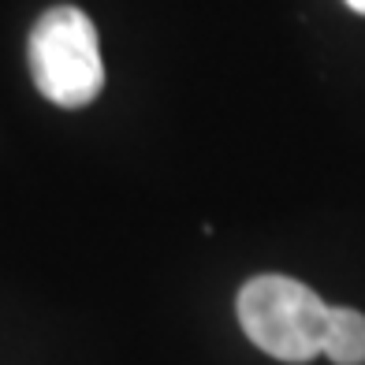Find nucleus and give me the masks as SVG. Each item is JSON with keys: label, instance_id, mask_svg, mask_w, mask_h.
I'll list each match as a JSON object with an SVG mask.
<instances>
[{"label": "nucleus", "instance_id": "nucleus-3", "mask_svg": "<svg viewBox=\"0 0 365 365\" xmlns=\"http://www.w3.org/2000/svg\"><path fill=\"white\" fill-rule=\"evenodd\" d=\"M321 354H328V361L336 365H365V313L331 306Z\"/></svg>", "mask_w": 365, "mask_h": 365}, {"label": "nucleus", "instance_id": "nucleus-4", "mask_svg": "<svg viewBox=\"0 0 365 365\" xmlns=\"http://www.w3.org/2000/svg\"><path fill=\"white\" fill-rule=\"evenodd\" d=\"M346 8H354L358 15H365V0H346Z\"/></svg>", "mask_w": 365, "mask_h": 365}, {"label": "nucleus", "instance_id": "nucleus-1", "mask_svg": "<svg viewBox=\"0 0 365 365\" xmlns=\"http://www.w3.org/2000/svg\"><path fill=\"white\" fill-rule=\"evenodd\" d=\"M30 75L45 101L86 108L105 90V60L97 26L78 8H48L30 30Z\"/></svg>", "mask_w": 365, "mask_h": 365}, {"label": "nucleus", "instance_id": "nucleus-2", "mask_svg": "<svg viewBox=\"0 0 365 365\" xmlns=\"http://www.w3.org/2000/svg\"><path fill=\"white\" fill-rule=\"evenodd\" d=\"M235 309L242 331L250 336L257 351L294 365L321 354L331 306L321 302V294L298 284V279L291 276L246 279L235 298Z\"/></svg>", "mask_w": 365, "mask_h": 365}]
</instances>
